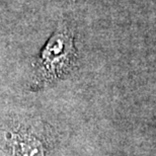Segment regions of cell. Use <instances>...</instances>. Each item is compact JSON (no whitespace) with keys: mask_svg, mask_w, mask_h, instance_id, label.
I'll use <instances>...</instances> for the list:
<instances>
[{"mask_svg":"<svg viewBox=\"0 0 156 156\" xmlns=\"http://www.w3.org/2000/svg\"><path fill=\"white\" fill-rule=\"evenodd\" d=\"M76 60L72 30L65 23H59L34 61L30 88L43 89L63 79L73 71Z\"/></svg>","mask_w":156,"mask_h":156,"instance_id":"cell-1","label":"cell"}]
</instances>
